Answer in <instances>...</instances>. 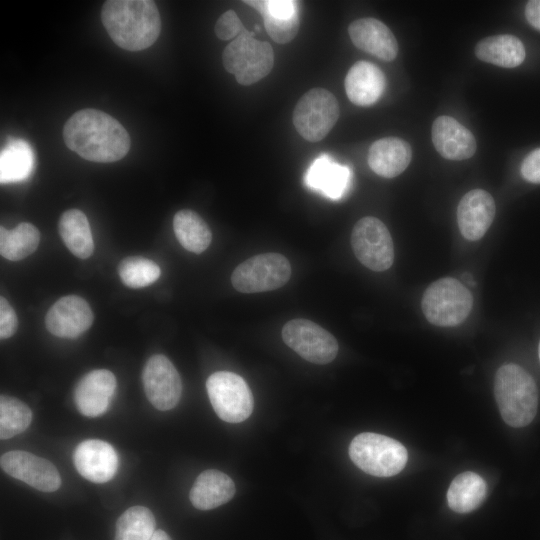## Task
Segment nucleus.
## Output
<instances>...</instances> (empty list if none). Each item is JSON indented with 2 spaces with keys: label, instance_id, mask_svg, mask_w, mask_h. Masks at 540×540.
Instances as JSON below:
<instances>
[{
  "label": "nucleus",
  "instance_id": "nucleus-18",
  "mask_svg": "<svg viewBox=\"0 0 540 540\" xmlns=\"http://www.w3.org/2000/svg\"><path fill=\"white\" fill-rule=\"evenodd\" d=\"M431 137L437 152L449 160L471 158L477 148L471 131L451 116L442 115L434 120Z\"/></svg>",
  "mask_w": 540,
  "mask_h": 540
},
{
  "label": "nucleus",
  "instance_id": "nucleus-21",
  "mask_svg": "<svg viewBox=\"0 0 540 540\" xmlns=\"http://www.w3.org/2000/svg\"><path fill=\"white\" fill-rule=\"evenodd\" d=\"M344 86L347 97L353 104L370 106L383 94L385 76L375 64L357 61L349 69Z\"/></svg>",
  "mask_w": 540,
  "mask_h": 540
},
{
  "label": "nucleus",
  "instance_id": "nucleus-26",
  "mask_svg": "<svg viewBox=\"0 0 540 540\" xmlns=\"http://www.w3.org/2000/svg\"><path fill=\"white\" fill-rule=\"evenodd\" d=\"M487 485L478 474L467 471L457 475L447 491V503L457 513L477 509L486 498Z\"/></svg>",
  "mask_w": 540,
  "mask_h": 540
},
{
  "label": "nucleus",
  "instance_id": "nucleus-8",
  "mask_svg": "<svg viewBox=\"0 0 540 540\" xmlns=\"http://www.w3.org/2000/svg\"><path fill=\"white\" fill-rule=\"evenodd\" d=\"M211 405L220 419L228 423L246 420L253 411V395L246 381L238 374L218 371L206 381Z\"/></svg>",
  "mask_w": 540,
  "mask_h": 540
},
{
  "label": "nucleus",
  "instance_id": "nucleus-16",
  "mask_svg": "<svg viewBox=\"0 0 540 540\" xmlns=\"http://www.w3.org/2000/svg\"><path fill=\"white\" fill-rule=\"evenodd\" d=\"M74 465L79 474L94 483L110 481L117 472L118 456L108 442L88 439L74 450Z\"/></svg>",
  "mask_w": 540,
  "mask_h": 540
},
{
  "label": "nucleus",
  "instance_id": "nucleus-32",
  "mask_svg": "<svg viewBox=\"0 0 540 540\" xmlns=\"http://www.w3.org/2000/svg\"><path fill=\"white\" fill-rule=\"evenodd\" d=\"M121 281L130 288H142L154 283L161 274L160 267L152 260L141 256H129L118 265Z\"/></svg>",
  "mask_w": 540,
  "mask_h": 540
},
{
  "label": "nucleus",
  "instance_id": "nucleus-4",
  "mask_svg": "<svg viewBox=\"0 0 540 540\" xmlns=\"http://www.w3.org/2000/svg\"><path fill=\"white\" fill-rule=\"evenodd\" d=\"M349 456L362 471L377 477L398 474L408 460L407 450L399 441L372 432L360 433L353 438Z\"/></svg>",
  "mask_w": 540,
  "mask_h": 540
},
{
  "label": "nucleus",
  "instance_id": "nucleus-29",
  "mask_svg": "<svg viewBox=\"0 0 540 540\" xmlns=\"http://www.w3.org/2000/svg\"><path fill=\"white\" fill-rule=\"evenodd\" d=\"M40 242V232L31 223L22 222L14 229L0 227V253L10 261H19L32 254Z\"/></svg>",
  "mask_w": 540,
  "mask_h": 540
},
{
  "label": "nucleus",
  "instance_id": "nucleus-34",
  "mask_svg": "<svg viewBox=\"0 0 540 540\" xmlns=\"http://www.w3.org/2000/svg\"><path fill=\"white\" fill-rule=\"evenodd\" d=\"M255 8L261 15L289 18L298 15V2L292 0L244 1Z\"/></svg>",
  "mask_w": 540,
  "mask_h": 540
},
{
  "label": "nucleus",
  "instance_id": "nucleus-38",
  "mask_svg": "<svg viewBox=\"0 0 540 540\" xmlns=\"http://www.w3.org/2000/svg\"><path fill=\"white\" fill-rule=\"evenodd\" d=\"M525 16L531 26L540 30V0H531L527 2Z\"/></svg>",
  "mask_w": 540,
  "mask_h": 540
},
{
  "label": "nucleus",
  "instance_id": "nucleus-23",
  "mask_svg": "<svg viewBox=\"0 0 540 540\" xmlns=\"http://www.w3.org/2000/svg\"><path fill=\"white\" fill-rule=\"evenodd\" d=\"M233 480L225 473L210 469L203 471L195 480L189 499L199 510H210L228 502L235 494Z\"/></svg>",
  "mask_w": 540,
  "mask_h": 540
},
{
  "label": "nucleus",
  "instance_id": "nucleus-22",
  "mask_svg": "<svg viewBox=\"0 0 540 540\" xmlns=\"http://www.w3.org/2000/svg\"><path fill=\"white\" fill-rule=\"evenodd\" d=\"M412 149L408 142L397 137L375 141L368 151V164L377 175L394 178L410 164Z\"/></svg>",
  "mask_w": 540,
  "mask_h": 540
},
{
  "label": "nucleus",
  "instance_id": "nucleus-39",
  "mask_svg": "<svg viewBox=\"0 0 540 540\" xmlns=\"http://www.w3.org/2000/svg\"><path fill=\"white\" fill-rule=\"evenodd\" d=\"M151 540H171L169 535L163 530H156Z\"/></svg>",
  "mask_w": 540,
  "mask_h": 540
},
{
  "label": "nucleus",
  "instance_id": "nucleus-36",
  "mask_svg": "<svg viewBox=\"0 0 540 540\" xmlns=\"http://www.w3.org/2000/svg\"><path fill=\"white\" fill-rule=\"evenodd\" d=\"M18 327L17 315L6 298L0 297V337L7 339L14 335Z\"/></svg>",
  "mask_w": 540,
  "mask_h": 540
},
{
  "label": "nucleus",
  "instance_id": "nucleus-20",
  "mask_svg": "<svg viewBox=\"0 0 540 540\" xmlns=\"http://www.w3.org/2000/svg\"><path fill=\"white\" fill-rule=\"evenodd\" d=\"M352 173L349 167L321 155L309 166L304 181L308 188L327 198L341 199L349 190Z\"/></svg>",
  "mask_w": 540,
  "mask_h": 540
},
{
  "label": "nucleus",
  "instance_id": "nucleus-40",
  "mask_svg": "<svg viewBox=\"0 0 540 540\" xmlns=\"http://www.w3.org/2000/svg\"><path fill=\"white\" fill-rule=\"evenodd\" d=\"M538 354H539V359H540V341H539V345H538Z\"/></svg>",
  "mask_w": 540,
  "mask_h": 540
},
{
  "label": "nucleus",
  "instance_id": "nucleus-7",
  "mask_svg": "<svg viewBox=\"0 0 540 540\" xmlns=\"http://www.w3.org/2000/svg\"><path fill=\"white\" fill-rule=\"evenodd\" d=\"M290 277L288 259L270 252L255 255L239 264L231 275V283L241 293H259L284 286Z\"/></svg>",
  "mask_w": 540,
  "mask_h": 540
},
{
  "label": "nucleus",
  "instance_id": "nucleus-12",
  "mask_svg": "<svg viewBox=\"0 0 540 540\" xmlns=\"http://www.w3.org/2000/svg\"><path fill=\"white\" fill-rule=\"evenodd\" d=\"M144 392L158 410L174 408L181 397V378L172 362L162 354L151 356L142 372Z\"/></svg>",
  "mask_w": 540,
  "mask_h": 540
},
{
  "label": "nucleus",
  "instance_id": "nucleus-14",
  "mask_svg": "<svg viewBox=\"0 0 540 540\" xmlns=\"http://www.w3.org/2000/svg\"><path fill=\"white\" fill-rule=\"evenodd\" d=\"M93 320L92 309L86 300L77 295H67L48 310L45 326L57 337L76 338L90 328Z\"/></svg>",
  "mask_w": 540,
  "mask_h": 540
},
{
  "label": "nucleus",
  "instance_id": "nucleus-6",
  "mask_svg": "<svg viewBox=\"0 0 540 540\" xmlns=\"http://www.w3.org/2000/svg\"><path fill=\"white\" fill-rule=\"evenodd\" d=\"M253 36L254 32L246 29L222 53L224 68L234 74L241 85H251L263 79L274 65L272 46Z\"/></svg>",
  "mask_w": 540,
  "mask_h": 540
},
{
  "label": "nucleus",
  "instance_id": "nucleus-19",
  "mask_svg": "<svg viewBox=\"0 0 540 540\" xmlns=\"http://www.w3.org/2000/svg\"><path fill=\"white\" fill-rule=\"evenodd\" d=\"M348 33L358 49L381 60L392 61L398 54V43L394 34L378 19H357L349 25Z\"/></svg>",
  "mask_w": 540,
  "mask_h": 540
},
{
  "label": "nucleus",
  "instance_id": "nucleus-24",
  "mask_svg": "<svg viewBox=\"0 0 540 540\" xmlns=\"http://www.w3.org/2000/svg\"><path fill=\"white\" fill-rule=\"evenodd\" d=\"M476 57L486 63L514 68L525 59L523 43L514 35L503 34L483 38L475 46Z\"/></svg>",
  "mask_w": 540,
  "mask_h": 540
},
{
  "label": "nucleus",
  "instance_id": "nucleus-15",
  "mask_svg": "<svg viewBox=\"0 0 540 540\" xmlns=\"http://www.w3.org/2000/svg\"><path fill=\"white\" fill-rule=\"evenodd\" d=\"M117 383L114 374L106 369H96L84 375L74 390L78 411L87 417H97L107 411L114 397Z\"/></svg>",
  "mask_w": 540,
  "mask_h": 540
},
{
  "label": "nucleus",
  "instance_id": "nucleus-9",
  "mask_svg": "<svg viewBox=\"0 0 540 540\" xmlns=\"http://www.w3.org/2000/svg\"><path fill=\"white\" fill-rule=\"evenodd\" d=\"M340 115L336 97L323 88H313L297 102L293 111V124L297 132L310 142L327 136Z\"/></svg>",
  "mask_w": 540,
  "mask_h": 540
},
{
  "label": "nucleus",
  "instance_id": "nucleus-2",
  "mask_svg": "<svg viewBox=\"0 0 540 540\" xmlns=\"http://www.w3.org/2000/svg\"><path fill=\"white\" fill-rule=\"evenodd\" d=\"M101 21L113 42L128 51L150 47L161 31L160 14L151 0L105 1Z\"/></svg>",
  "mask_w": 540,
  "mask_h": 540
},
{
  "label": "nucleus",
  "instance_id": "nucleus-1",
  "mask_svg": "<svg viewBox=\"0 0 540 540\" xmlns=\"http://www.w3.org/2000/svg\"><path fill=\"white\" fill-rule=\"evenodd\" d=\"M66 146L83 159L109 163L128 153L131 140L122 124L97 109H82L74 113L63 128Z\"/></svg>",
  "mask_w": 540,
  "mask_h": 540
},
{
  "label": "nucleus",
  "instance_id": "nucleus-33",
  "mask_svg": "<svg viewBox=\"0 0 540 540\" xmlns=\"http://www.w3.org/2000/svg\"><path fill=\"white\" fill-rule=\"evenodd\" d=\"M262 16L267 33L278 44L290 42L298 33L300 27L299 14L289 18H278L267 14Z\"/></svg>",
  "mask_w": 540,
  "mask_h": 540
},
{
  "label": "nucleus",
  "instance_id": "nucleus-28",
  "mask_svg": "<svg viewBox=\"0 0 540 540\" xmlns=\"http://www.w3.org/2000/svg\"><path fill=\"white\" fill-rule=\"evenodd\" d=\"M34 153L30 145L21 139L8 142L0 155L1 183L26 179L34 168Z\"/></svg>",
  "mask_w": 540,
  "mask_h": 540
},
{
  "label": "nucleus",
  "instance_id": "nucleus-17",
  "mask_svg": "<svg viewBox=\"0 0 540 540\" xmlns=\"http://www.w3.org/2000/svg\"><path fill=\"white\" fill-rule=\"evenodd\" d=\"M496 213L495 201L483 189L467 192L457 207V222L462 236L469 241L481 239L491 226Z\"/></svg>",
  "mask_w": 540,
  "mask_h": 540
},
{
  "label": "nucleus",
  "instance_id": "nucleus-10",
  "mask_svg": "<svg viewBox=\"0 0 540 540\" xmlns=\"http://www.w3.org/2000/svg\"><path fill=\"white\" fill-rule=\"evenodd\" d=\"M350 240L356 258L368 269L381 272L392 266V237L386 225L378 218L366 216L358 220Z\"/></svg>",
  "mask_w": 540,
  "mask_h": 540
},
{
  "label": "nucleus",
  "instance_id": "nucleus-11",
  "mask_svg": "<svg viewBox=\"0 0 540 540\" xmlns=\"http://www.w3.org/2000/svg\"><path fill=\"white\" fill-rule=\"evenodd\" d=\"M287 346L303 359L315 364H327L338 353L336 338L320 325L303 318L288 321L282 328Z\"/></svg>",
  "mask_w": 540,
  "mask_h": 540
},
{
  "label": "nucleus",
  "instance_id": "nucleus-31",
  "mask_svg": "<svg viewBox=\"0 0 540 540\" xmlns=\"http://www.w3.org/2000/svg\"><path fill=\"white\" fill-rule=\"evenodd\" d=\"M32 421L30 408L19 399L0 397V438L9 439L25 431Z\"/></svg>",
  "mask_w": 540,
  "mask_h": 540
},
{
  "label": "nucleus",
  "instance_id": "nucleus-3",
  "mask_svg": "<svg viewBox=\"0 0 540 540\" xmlns=\"http://www.w3.org/2000/svg\"><path fill=\"white\" fill-rule=\"evenodd\" d=\"M494 395L502 419L511 427H524L534 419L538 390L532 376L521 366L508 363L497 370Z\"/></svg>",
  "mask_w": 540,
  "mask_h": 540
},
{
  "label": "nucleus",
  "instance_id": "nucleus-25",
  "mask_svg": "<svg viewBox=\"0 0 540 540\" xmlns=\"http://www.w3.org/2000/svg\"><path fill=\"white\" fill-rule=\"evenodd\" d=\"M59 234L69 251L80 259L94 251L91 228L86 215L78 209L65 211L58 223Z\"/></svg>",
  "mask_w": 540,
  "mask_h": 540
},
{
  "label": "nucleus",
  "instance_id": "nucleus-35",
  "mask_svg": "<svg viewBox=\"0 0 540 540\" xmlns=\"http://www.w3.org/2000/svg\"><path fill=\"white\" fill-rule=\"evenodd\" d=\"M246 28L233 10L224 12L215 24V34L221 40L236 39Z\"/></svg>",
  "mask_w": 540,
  "mask_h": 540
},
{
  "label": "nucleus",
  "instance_id": "nucleus-27",
  "mask_svg": "<svg viewBox=\"0 0 540 540\" xmlns=\"http://www.w3.org/2000/svg\"><path fill=\"white\" fill-rule=\"evenodd\" d=\"M173 230L179 243L193 253L205 251L212 240V233L207 223L196 212L183 209L173 218Z\"/></svg>",
  "mask_w": 540,
  "mask_h": 540
},
{
  "label": "nucleus",
  "instance_id": "nucleus-13",
  "mask_svg": "<svg viewBox=\"0 0 540 540\" xmlns=\"http://www.w3.org/2000/svg\"><path fill=\"white\" fill-rule=\"evenodd\" d=\"M1 468L11 477L42 492H54L61 485L57 468L47 459L30 452L13 450L0 458Z\"/></svg>",
  "mask_w": 540,
  "mask_h": 540
},
{
  "label": "nucleus",
  "instance_id": "nucleus-37",
  "mask_svg": "<svg viewBox=\"0 0 540 540\" xmlns=\"http://www.w3.org/2000/svg\"><path fill=\"white\" fill-rule=\"evenodd\" d=\"M520 172L526 181L540 184V148L533 150L525 157Z\"/></svg>",
  "mask_w": 540,
  "mask_h": 540
},
{
  "label": "nucleus",
  "instance_id": "nucleus-30",
  "mask_svg": "<svg viewBox=\"0 0 540 540\" xmlns=\"http://www.w3.org/2000/svg\"><path fill=\"white\" fill-rule=\"evenodd\" d=\"M155 527L154 515L148 508L133 506L118 518L114 540H151Z\"/></svg>",
  "mask_w": 540,
  "mask_h": 540
},
{
  "label": "nucleus",
  "instance_id": "nucleus-5",
  "mask_svg": "<svg viewBox=\"0 0 540 540\" xmlns=\"http://www.w3.org/2000/svg\"><path fill=\"white\" fill-rule=\"evenodd\" d=\"M422 311L426 319L439 327H454L463 323L473 306L470 290L452 277L431 283L422 297Z\"/></svg>",
  "mask_w": 540,
  "mask_h": 540
}]
</instances>
